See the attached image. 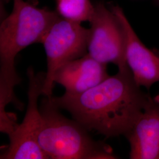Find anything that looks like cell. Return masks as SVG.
Wrapping results in <instances>:
<instances>
[{
    "instance_id": "obj_1",
    "label": "cell",
    "mask_w": 159,
    "mask_h": 159,
    "mask_svg": "<svg viewBox=\"0 0 159 159\" xmlns=\"http://www.w3.org/2000/svg\"><path fill=\"white\" fill-rule=\"evenodd\" d=\"M148 96L137 84L129 67L79 94L64 93L50 98L87 130L109 138L125 136Z\"/></svg>"
},
{
    "instance_id": "obj_2",
    "label": "cell",
    "mask_w": 159,
    "mask_h": 159,
    "mask_svg": "<svg viewBox=\"0 0 159 159\" xmlns=\"http://www.w3.org/2000/svg\"><path fill=\"white\" fill-rule=\"evenodd\" d=\"M61 17L56 12L41 9L23 0H14L11 13L0 26V116L13 103L20 110L23 104L17 100L14 88L21 82L15 67L17 54L27 47L41 43L52 24Z\"/></svg>"
},
{
    "instance_id": "obj_3",
    "label": "cell",
    "mask_w": 159,
    "mask_h": 159,
    "mask_svg": "<svg viewBox=\"0 0 159 159\" xmlns=\"http://www.w3.org/2000/svg\"><path fill=\"white\" fill-rule=\"evenodd\" d=\"M39 108L38 143L48 159H118L107 144L94 140L79 122L63 115L50 97H45Z\"/></svg>"
},
{
    "instance_id": "obj_4",
    "label": "cell",
    "mask_w": 159,
    "mask_h": 159,
    "mask_svg": "<svg viewBox=\"0 0 159 159\" xmlns=\"http://www.w3.org/2000/svg\"><path fill=\"white\" fill-rule=\"evenodd\" d=\"M89 29L61 18L54 23L41 43L46 51L47 71L43 95L52 96L56 71L64 64L87 54Z\"/></svg>"
},
{
    "instance_id": "obj_5",
    "label": "cell",
    "mask_w": 159,
    "mask_h": 159,
    "mask_svg": "<svg viewBox=\"0 0 159 159\" xmlns=\"http://www.w3.org/2000/svg\"><path fill=\"white\" fill-rule=\"evenodd\" d=\"M29 87L26 113L21 124H18L9 136L10 143L1 159H48L38 143L42 117L38 106L39 98L43 95L46 73H35L32 67L27 70Z\"/></svg>"
},
{
    "instance_id": "obj_6",
    "label": "cell",
    "mask_w": 159,
    "mask_h": 159,
    "mask_svg": "<svg viewBox=\"0 0 159 159\" xmlns=\"http://www.w3.org/2000/svg\"><path fill=\"white\" fill-rule=\"evenodd\" d=\"M90 23L88 54L100 63H113L119 70L129 68L125 58L124 31L113 11L102 2L97 4Z\"/></svg>"
},
{
    "instance_id": "obj_7",
    "label": "cell",
    "mask_w": 159,
    "mask_h": 159,
    "mask_svg": "<svg viewBox=\"0 0 159 159\" xmlns=\"http://www.w3.org/2000/svg\"><path fill=\"white\" fill-rule=\"evenodd\" d=\"M121 23L125 37V58L137 84L149 89L159 82V54L143 43L119 6L111 8Z\"/></svg>"
},
{
    "instance_id": "obj_8",
    "label": "cell",
    "mask_w": 159,
    "mask_h": 159,
    "mask_svg": "<svg viewBox=\"0 0 159 159\" xmlns=\"http://www.w3.org/2000/svg\"><path fill=\"white\" fill-rule=\"evenodd\" d=\"M125 136L130 144L131 159H159V95L148 96Z\"/></svg>"
},
{
    "instance_id": "obj_9",
    "label": "cell",
    "mask_w": 159,
    "mask_h": 159,
    "mask_svg": "<svg viewBox=\"0 0 159 159\" xmlns=\"http://www.w3.org/2000/svg\"><path fill=\"white\" fill-rule=\"evenodd\" d=\"M108 77L107 64L97 61L87 53L58 68L53 81L64 87L66 94L75 95L98 85Z\"/></svg>"
},
{
    "instance_id": "obj_10",
    "label": "cell",
    "mask_w": 159,
    "mask_h": 159,
    "mask_svg": "<svg viewBox=\"0 0 159 159\" xmlns=\"http://www.w3.org/2000/svg\"><path fill=\"white\" fill-rule=\"evenodd\" d=\"M57 12L64 19L81 24L90 21L94 6L90 0H56Z\"/></svg>"
}]
</instances>
